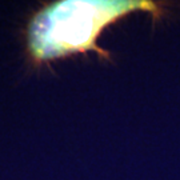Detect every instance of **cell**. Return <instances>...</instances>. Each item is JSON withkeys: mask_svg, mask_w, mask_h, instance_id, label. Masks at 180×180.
<instances>
[{"mask_svg": "<svg viewBox=\"0 0 180 180\" xmlns=\"http://www.w3.org/2000/svg\"><path fill=\"white\" fill-rule=\"evenodd\" d=\"M135 11L161 14L155 2L145 0H58L40 7L25 29V49L33 66H41L75 54L96 51L103 29Z\"/></svg>", "mask_w": 180, "mask_h": 180, "instance_id": "cell-1", "label": "cell"}]
</instances>
